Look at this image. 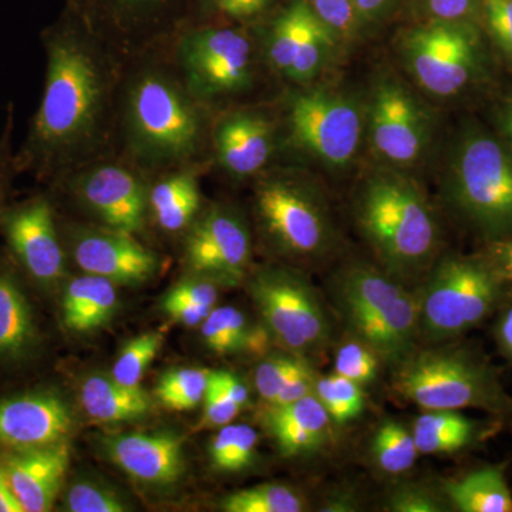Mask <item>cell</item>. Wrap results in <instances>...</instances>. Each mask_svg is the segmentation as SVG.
<instances>
[{
    "instance_id": "cell-24",
    "label": "cell",
    "mask_w": 512,
    "mask_h": 512,
    "mask_svg": "<svg viewBox=\"0 0 512 512\" xmlns=\"http://www.w3.org/2000/svg\"><path fill=\"white\" fill-rule=\"evenodd\" d=\"M264 419L284 457L306 456L325 446L332 420L315 394L285 406H268Z\"/></svg>"
},
{
    "instance_id": "cell-47",
    "label": "cell",
    "mask_w": 512,
    "mask_h": 512,
    "mask_svg": "<svg viewBox=\"0 0 512 512\" xmlns=\"http://www.w3.org/2000/svg\"><path fill=\"white\" fill-rule=\"evenodd\" d=\"M316 379H318V377L315 376V373H313L308 363L302 359V362L296 367L295 372L286 380L281 393H279L274 402L268 404V406H285V404L298 402V400L311 396V394L315 392Z\"/></svg>"
},
{
    "instance_id": "cell-2",
    "label": "cell",
    "mask_w": 512,
    "mask_h": 512,
    "mask_svg": "<svg viewBox=\"0 0 512 512\" xmlns=\"http://www.w3.org/2000/svg\"><path fill=\"white\" fill-rule=\"evenodd\" d=\"M353 211L387 274L403 284L429 274L440 247L439 221L407 171L376 164L357 187Z\"/></svg>"
},
{
    "instance_id": "cell-35",
    "label": "cell",
    "mask_w": 512,
    "mask_h": 512,
    "mask_svg": "<svg viewBox=\"0 0 512 512\" xmlns=\"http://www.w3.org/2000/svg\"><path fill=\"white\" fill-rule=\"evenodd\" d=\"M302 495L288 485L261 484L225 495L221 510L227 512H301Z\"/></svg>"
},
{
    "instance_id": "cell-56",
    "label": "cell",
    "mask_w": 512,
    "mask_h": 512,
    "mask_svg": "<svg viewBox=\"0 0 512 512\" xmlns=\"http://www.w3.org/2000/svg\"><path fill=\"white\" fill-rule=\"evenodd\" d=\"M74 2H76V0H69V6H73Z\"/></svg>"
},
{
    "instance_id": "cell-48",
    "label": "cell",
    "mask_w": 512,
    "mask_h": 512,
    "mask_svg": "<svg viewBox=\"0 0 512 512\" xmlns=\"http://www.w3.org/2000/svg\"><path fill=\"white\" fill-rule=\"evenodd\" d=\"M477 0H420L426 20L460 22L468 20L476 9Z\"/></svg>"
},
{
    "instance_id": "cell-21",
    "label": "cell",
    "mask_w": 512,
    "mask_h": 512,
    "mask_svg": "<svg viewBox=\"0 0 512 512\" xmlns=\"http://www.w3.org/2000/svg\"><path fill=\"white\" fill-rule=\"evenodd\" d=\"M278 126L258 110H237L218 123L215 154L222 170L237 180L262 173L278 150Z\"/></svg>"
},
{
    "instance_id": "cell-7",
    "label": "cell",
    "mask_w": 512,
    "mask_h": 512,
    "mask_svg": "<svg viewBox=\"0 0 512 512\" xmlns=\"http://www.w3.org/2000/svg\"><path fill=\"white\" fill-rule=\"evenodd\" d=\"M259 227L279 254L293 259L320 258L335 241L328 201L318 185L295 171L266 174L256 183Z\"/></svg>"
},
{
    "instance_id": "cell-8",
    "label": "cell",
    "mask_w": 512,
    "mask_h": 512,
    "mask_svg": "<svg viewBox=\"0 0 512 512\" xmlns=\"http://www.w3.org/2000/svg\"><path fill=\"white\" fill-rule=\"evenodd\" d=\"M400 60L416 86L434 99H451L483 70L480 37L468 20H424L399 39Z\"/></svg>"
},
{
    "instance_id": "cell-37",
    "label": "cell",
    "mask_w": 512,
    "mask_h": 512,
    "mask_svg": "<svg viewBox=\"0 0 512 512\" xmlns=\"http://www.w3.org/2000/svg\"><path fill=\"white\" fill-rule=\"evenodd\" d=\"M281 0H197V18L205 25L248 26L271 15Z\"/></svg>"
},
{
    "instance_id": "cell-14",
    "label": "cell",
    "mask_w": 512,
    "mask_h": 512,
    "mask_svg": "<svg viewBox=\"0 0 512 512\" xmlns=\"http://www.w3.org/2000/svg\"><path fill=\"white\" fill-rule=\"evenodd\" d=\"M342 43L306 0H286L265 19L264 50L279 76L303 86L316 82L335 60Z\"/></svg>"
},
{
    "instance_id": "cell-17",
    "label": "cell",
    "mask_w": 512,
    "mask_h": 512,
    "mask_svg": "<svg viewBox=\"0 0 512 512\" xmlns=\"http://www.w3.org/2000/svg\"><path fill=\"white\" fill-rule=\"evenodd\" d=\"M72 406L52 387H35L0 397V451H26L69 441Z\"/></svg>"
},
{
    "instance_id": "cell-42",
    "label": "cell",
    "mask_w": 512,
    "mask_h": 512,
    "mask_svg": "<svg viewBox=\"0 0 512 512\" xmlns=\"http://www.w3.org/2000/svg\"><path fill=\"white\" fill-rule=\"evenodd\" d=\"M379 370V357L360 340L343 343L335 357V373L360 386L372 383Z\"/></svg>"
},
{
    "instance_id": "cell-46",
    "label": "cell",
    "mask_w": 512,
    "mask_h": 512,
    "mask_svg": "<svg viewBox=\"0 0 512 512\" xmlns=\"http://www.w3.org/2000/svg\"><path fill=\"white\" fill-rule=\"evenodd\" d=\"M485 18L495 43L512 60V0H485Z\"/></svg>"
},
{
    "instance_id": "cell-43",
    "label": "cell",
    "mask_w": 512,
    "mask_h": 512,
    "mask_svg": "<svg viewBox=\"0 0 512 512\" xmlns=\"http://www.w3.org/2000/svg\"><path fill=\"white\" fill-rule=\"evenodd\" d=\"M302 362L299 355H282L275 353L264 357L255 369V389L265 403L274 402L286 380L295 372L296 367Z\"/></svg>"
},
{
    "instance_id": "cell-33",
    "label": "cell",
    "mask_w": 512,
    "mask_h": 512,
    "mask_svg": "<svg viewBox=\"0 0 512 512\" xmlns=\"http://www.w3.org/2000/svg\"><path fill=\"white\" fill-rule=\"evenodd\" d=\"M184 0H76L70 8L82 15H94L111 22L136 23L154 22L171 15Z\"/></svg>"
},
{
    "instance_id": "cell-1",
    "label": "cell",
    "mask_w": 512,
    "mask_h": 512,
    "mask_svg": "<svg viewBox=\"0 0 512 512\" xmlns=\"http://www.w3.org/2000/svg\"><path fill=\"white\" fill-rule=\"evenodd\" d=\"M45 90L18 154L16 170L40 178L55 175L96 141L109 94V79L82 13L67 8L43 33Z\"/></svg>"
},
{
    "instance_id": "cell-30",
    "label": "cell",
    "mask_w": 512,
    "mask_h": 512,
    "mask_svg": "<svg viewBox=\"0 0 512 512\" xmlns=\"http://www.w3.org/2000/svg\"><path fill=\"white\" fill-rule=\"evenodd\" d=\"M474 426L457 410H429L416 420L413 436L421 454L454 453L473 439Z\"/></svg>"
},
{
    "instance_id": "cell-28",
    "label": "cell",
    "mask_w": 512,
    "mask_h": 512,
    "mask_svg": "<svg viewBox=\"0 0 512 512\" xmlns=\"http://www.w3.org/2000/svg\"><path fill=\"white\" fill-rule=\"evenodd\" d=\"M201 208L200 184L192 171L164 178L148 192V210L165 232L184 231Z\"/></svg>"
},
{
    "instance_id": "cell-39",
    "label": "cell",
    "mask_w": 512,
    "mask_h": 512,
    "mask_svg": "<svg viewBox=\"0 0 512 512\" xmlns=\"http://www.w3.org/2000/svg\"><path fill=\"white\" fill-rule=\"evenodd\" d=\"M164 335L160 332H147L131 339L121 348L111 376L126 386H141L148 367L163 348Z\"/></svg>"
},
{
    "instance_id": "cell-16",
    "label": "cell",
    "mask_w": 512,
    "mask_h": 512,
    "mask_svg": "<svg viewBox=\"0 0 512 512\" xmlns=\"http://www.w3.org/2000/svg\"><path fill=\"white\" fill-rule=\"evenodd\" d=\"M185 265L191 275L220 286H238L247 279L252 238L241 212L214 205L194 221L185 241Z\"/></svg>"
},
{
    "instance_id": "cell-55",
    "label": "cell",
    "mask_w": 512,
    "mask_h": 512,
    "mask_svg": "<svg viewBox=\"0 0 512 512\" xmlns=\"http://www.w3.org/2000/svg\"><path fill=\"white\" fill-rule=\"evenodd\" d=\"M500 126L503 128L505 138L508 140V146L512 150V99L508 100L500 113Z\"/></svg>"
},
{
    "instance_id": "cell-4",
    "label": "cell",
    "mask_w": 512,
    "mask_h": 512,
    "mask_svg": "<svg viewBox=\"0 0 512 512\" xmlns=\"http://www.w3.org/2000/svg\"><path fill=\"white\" fill-rule=\"evenodd\" d=\"M443 190L454 210L491 238L512 235V150L478 127L448 148Z\"/></svg>"
},
{
    "instance_id": "cell-9",
    "label": "cell",
    "mask_w": 512,
    "mask_h": 512,
    "mask_svg": "<svg viewBox=\"0 0 512 512\" xmlns=\"http://www.w3.org/2000/svg\"><path fill=\"white\" fill-rule=\"evenodd\" d=\"M498 281L484 262L457 256L441 259L417 295L420 336L440 343L474 328L493 309L500 291Z\"/></svg>"
},
{
    "instance_id": "cell-34",
    "label": "cell",
    "mask_w": 512,
    "mask_h": 512,
    "mask_svg": "<svg viewBox=\"0 0 512 512\" xmlns=\"http://www.w3.org/2000/svg\"><path fill=\"white\" fill-rule=\"evenodd\" d=\"M372 454L380 470L397 476L414 466L419 448L413 431L407 430L399 421L386 420L373 437Z\"/></svg>"
},
{
    "instance_id": "cell-40",
    "label": "cell",
    "mask_w": 512,
    "mask_h": 512,
    "mask_svg": "<svg viewBox=\"0 0 512 512\" xmlns=\"http://www.w3.org/2000/svg\"><path fill=\"white\" fill-rule=\"evenodd\" d=\"M63 511L127 512L130 505L113 488L90 480L74 481L63 495Z\"/></svg>"
},
{
    "instance_id": "cell-23",
    "label": "cell",
    "mask_w": 512,
    "mask_h": 512,
    "mask_svg": "<svg viewBox=\"0 0 512 512\" xmlns=\"http://www.w3.org/2000/svg\"><path fill=\"white\" fill-rule=\"evenodd\" d=\"M43 336L22 275L12 259L0 258V372L30 365Z\"/></svg>"
},
{
    "instance_id": "cell-3",
    "label": "cell",
    "mask_w": 512,
    "mask_h": 512,
    "mask_svg": "<svg viewBox=\"0 0 512 512\" xmlns=\"http://www.w3.org/2000/svg\"><path fill=\"white\" fill-rule=\"evenodd\" d=\"M340 315L357 340L390 365L414 352L420 336L419 299L384 269L353 264L336 278Z\"/></svg>"
},
{
    "instance_id": "cell-31",
    "label": "cell",
    "mask_w": 512,
    "mask_h": 512,
    "mask_svg": "<svg viewBox=\"0 0 512 512\" xmlns=\"http://www.w3.org/2000/svg\"><path fill=\"white\" fill-rule=\"evenodd\" d=\"M218 288L220 285L210 279L191 275L168 289L161 301V308L175 322L195 328L207 319L217 305L220 296Z\"/></svg>"
},
{
    "instance_id": "cell-26",
    "label": "cell",
    "mask_w": 512,
    "mask_h": 512,
    "mask_svg": "<svg viewBox=\"0 0 512 512\" xmlns=\"http://www.w3.org/2000/svg\"><path fill=\"white\" fill-rule=\"evenodd\" d=\"M84 413L99 423L143 420L153 410V399L141 386H126L111 375H90L80 389Z\"/></svg>"
},
{
    "instance_id": "cell-27",
    "label": "cell",
    "mask_w": 512,
    "mask_h": 512,
    "mask_svg": "<svg viewBox=\"0 0 512 512\" xmlns=\"http://www.w3.org/2000/svg\"><path fill=\"white\" fill-rule=\"evenodd\" d=\"M205 348L215 355H264L272 336L264 323H254L232 306L214 308L200 325Z\"/></svg>"
},
{
    "instance_id": "cell-52",
    "label": "cell",
    "mask_w": 512,
    "mask_h": 512,
    "mask_svg": "<svg viewBox=\"0 0 512 512\" xmlns=\"http://www.w3.org/2000/svg\"><path fill=\"white\" fill-rule=\"evenodd\" d=\"M211 376L214 377L215 382L220 384L229 399L234 400L242 409L248 406L249 392L245 383L238 376H235L234 373L224 372V370L211 372Z\"/></svg>"
},
{
    "instance_id": "cell-18",
    "label": "cell",
    "mask_w": 512,
    "mask_h": 512,
    "mask_svg": "<svg viewBox=\"0 0 512 512\" xmlns=\"http://www.w3.org/2000/svg\"><path fill=\"white\" fill-rule=\"evenodd\" d=\"M69 252L84 274L101 276L117 286L146 284L161 268L160 256L134 235L106 227L73 229Z\"/></svg>"
},
{
    "instance_id": "cell-5",
    "label": "cell",
    "mask_w": 512,
    "mask_h": 512,
    "mask_svg": "<svg viewBox=\"0 0 512 512\" xmlns=\"http://www.w3.org/2000/svg\"><path fill=\"white\" fill-rule=\"evenodd\" d=\"M289 147L328 173H345L356 164L366 134V101L336 84L296 87L285 103Z\"/></svg>"
},
{
    "instance_id": "cell-54",
    "label": "cell",
    "mask_w": 512,
    "mask_h": 512,
    "mask_svg": "<svg viewBox=\"0 0 512 512\" xmlns=\"http://www.w3.org/2000/svg\"><path fill=\"white\" fill-rule=\"evenodd\" d=\"M500 338L505 350L512 356V308L500 323Z\"/></svg>"
},
{
    "instance_id": "cell-44",
    "label": "cell",
    "mask_w": 512,
    "mask_h": 512,
    "mask_svg": "<svg viewBox=\"0 0 512 512\" xmlns=\"http://www.w3.org/2000/svg\"><path fill=\"white\" fill-rule=\"evenodd\" d=\"M387 510L394 512L443 511L439 498L429 488L419 484H406L390 495Z\"/></svg>"
},
{
    "instance_id": "cell-13",
    "label": "cell",
    "mask_w": 512,
    "mask_h": 512,
    "mask_svg": "<svg viewBox=\"0 0 512 512\" xmlns=\"http://www.w3.org/2000/svg\"><path fill=\"white\" fill-rule=\"evenodd\" d=\"M177 53L187 92L194 99L237 96L254 83V43L238 26L202 25L187 30Z\"/></svg>"
},
{
    "instance_id": "cell-41",
    "label": "cell",
    "mask_w": 512,
    "mask_h": 512,
    "mask_svg": "<svg viewBox=\"0 0 512 512\" xmlns=\"http://www.w3.org/2000/svg\"><path fill=\"white\" fill-rule=\"evenodd\" d=\"M312 12L338 39L342 46L363 33L355 0H306Z\"/></svg>"
},
{
    "instance_id": "cell-38",
    "label": "cell",
    "mask_w": 512,
    "mask_h": 512,
    "mask_svg": "<svg viewBox=\"0 0 512 512\" xmlns=\"http://www.w3.org/2000/svg\"><path fill=\"white\" fill-rule=\"evenodd\" d=\"M313 394L325 407L330 419L339 424L356 419L365 407L362 386L338 373L318 377Z\"/></svg>"
},
{
    "instance_id": "cell-12",
    "label": "cell",
    "mask_w": 512,
    "mask_h": 512,
    "mask_svg": "<svg viewBox=\"0 0 512 512\" xmlns=\"http://www.w3.org/2000/svg\"><path fill=\"white\" fill-rule=\"evenodd\" d=\"M249 295L272 340L295 355L326 345L330 325L313 286L291 269L266 266L249 279Z\"/></svg>"
},
{
    "instance_id": "cell-20",
    "label": "cell",
    "mask_w": 512,
    "mask_h": 512,
    "mask_svg": "<svg viewBox=\"0 0 512 512\" xmlns=\"http://www.w3.org/2000/svg\"><path fill=\"white\" fill-rule=\"evenodd\" d=\"M79 200L103 224L114 231L136 235L144 228L148 192L136 175L119 165H100L74 180Z\"/></svg>"
},
{
    "instance_id": "cell-6",
    "label": "cell",
    "mask_w": 512,
    "mask_h": 512,
    "mask_svg": "<svg viewBox=\"0 0 512 512\" xmlns=\"http://www.w3.org/2000/svg\"><path fill=\"white\" fill-rule=\"evenodd\" d=\"M194 97L163 74H144L127 100L131 150L148 165L181 163L197 154L202 119Z\"/></svg>"
},
{
    "instance_id": "cell-50",
    "label": "cell",
    "mask_w": 512,
    "mask_h": 512,
    "mask_svg": "<svg viewBox=\"0 0 512 512\" xmlns=\"http://www.w3.org/2000/svg\"><path fill=\"white\" fill-rule=\"evenodd\" d=\"M404 0H355L363 32L382 26L392 18Z\"/></svg>"
},
{
    "instance_id": "cell-10",
    "label": "cell",
    "mask_w": 512,
    "mask_h": 512,
    "mask_svg": "<svg viewBox=\"0 0 512 512\" xmlns=\"http://www.w3.org/2000/svg\"><path fill=\"white\" fill-rule=\"evenodd\" d=\"M366 101L365 143L377 164L409 171L423 163L434 138L433 114L403 80L383 73Z\"/></svg>"
},
{
    "instance_id": "cell-45",
    "label": "cell",
    "mask_w": 512,
    "mask_h": 512,
    "mask_svg": "<svg viewBox=\"0 0 512 512\" xmlns=\"http://www.w3.org/2000/svg\"><path fill=\"white\" fill-rule=\"evenodd\" d=\"M204 424L208 427H224L241 413L242 407L234 400L229 399L227 393L221 389L220 384L211 376L208 380L207 392L204 397Z\"/></svg>"
},
{
    "instance_id": "cell-36",
    "label": "cell",
    "mask_w": 512,
    "mask_h": 512,
    "mask_svg": "<svg viewBox=\"0 0 512 512\" xmlns=\"http://www.w3.org/2000/svg\"><path fill=\"white\" fill-rule=\"evenodd\" d=\"M210 370L180 367L168 370L158 380L154 394L160 403L174 412H187L204 402Z\"/></svg>"
},
{
    "instance_id": "cell-19",
    "label": "cell",
    "mask_w": 512,
    "mask_h": 512,
    "mask_svg": "<svg viewBox=\"0 0 512 512\" xmlns=\"http://www.w3.org/2000/svg\"><path fill=\"white\" fill-rule=\"evenodd\" d=\"M104 457L144 487L167 490L185 473L184 440L167 431L101 437Z\"/></svg>"
},
{
    "instance_id": "cell-32",
    "label": "cell",
    "mask_w": 512,
    "mask_h": 512,
    "mask_svg": "<svg viewBox=\"0 0 512 512\" xmlns=\"http://www.w3.org/2000/svg\"><path fill=\"white\" fill-rule=\"evenodd\" d=\"M258 433L248 424H227L212 437L208 454L214 470L234 474L254 463Z\"/></svg>"
},
{
    "instance_id": "cell-49",
    "label": "cell",
    "mask_w": 512,
    "mask_h": 512,
    "mask_svg": "<svg viewBox=\"0 0 512 512\" xmlns=\"http://www.w3.org/2000/svg\"><path fill=\"white\" fill-rule=\"evenodd\" d=\"M5 130L0 136V212L6 205L10 183L13 175L18 174L15 154L12 151L13 109L9 106Z\"/></svg>"
},
{
    "instance_id": "cell-51",
    "label": "cell",
    "mask_w": 512,
    "mask_h": 512,
    "mask_svg": "<svg viewBox=\"0 0 512 512\" xmlns=\"http://www.w3.org/2000/svg\"><path fill=\"white\" fill-rule=\"evenodd\" d=\"M490 255V266L495 275L512 281V237L495 242Z\"/></svg>"
},
{
    "instance_id": "cell-15",
    "label": "cell",
    "mask_w": 512,
    "mask_h": 512,
    "mask_svg": "<svg viewBox=\"0 0 512 512\" xmlns=\"http://www.w3.org/2000/svg\"><path fill=\"white\" fill-rule=\"evenodd\" d=\"M0 234L10 259L43 293L55 292L66 281V251L57 231L55 210L45 195H35L0 212Z\"/></svg>"
},
{
    "instance_id": "cell-25",
    "label": "cell",
    "mask_w": 512,
    "mask_h": 512,
    "mask_svg": "<svg viewBox=\"0 0 512 512\" xmlns=\"http://www.w3.org/2000/svg\"><path fill=\"white\" fill-rule=\"evenodd\" d=\"M60 320L67 332L86 335L103 329L119 308L117 285L101 276L84 274L64 281Z\"/></svg>"
},
{
    "instance_id": "cell-22",
    "label": "cell",
    "mask_w": 512,
    "mask_h": 512,
    "mask_svg": "<svg viewBox=\"0 0 512 512\" xmlns=\"http://www.w3.org/2000/svg\"><path fill=\"white\" fill-rule=\"evenodd\" d=\"M69 441L26 451H0V468L25 512H47L62 493L70 466Z\"/></svg>"
},
{
    "instance_id": "cell-29",
    "label": "cell",
    "mask_w": 512,
    "mask_h": 512,
    "mask_svg": "<svg viewBox=\"0 0 512 512\" xmlns=\"http://www.w3.org/2000/svg\"><path fill=\"white\" fill-rule=\"evenodd\" d=\"M450 503L463 512H511L512 495L501 468L487 467L444 485Z\"/></svg>"
},
{
    "instance_id": "cell-11",
    "label": "cell",
    "mask_w": 512,
    "mask_h": 512,
    "mask_svg": "<svg viewBox=\"0 0 512 512\" xmlns=\"http://www.w3.org/2000/svg\"><path fill=\"white\" fill-rule=\"evenodd\" d=\"M397 366L394 389L426 412L494 407L500 402L488 369L458 350L413 352Z\"/></svg>"
},
{
    "instance_id": "cell-53",
    "label": "cell",
    "mask_w": 512,
    "mask_h": 512,
    "mask_svg": "<svg viewBox=\"0 0 512 512\" xmlns=\"http://www.w3.org/2000/svg\"><path fill=\"white\" fill-rule=\"evenodd\" d=\"M0 512H25L10 490L8 480L0 468Z\"/></svg>"
}]
</instances>
